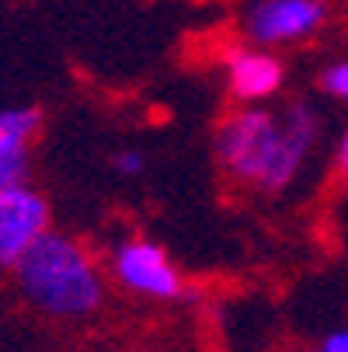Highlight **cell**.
I'll return each mask as SVG.
<instances>
[{"instance_id": "obj_11", "label": "cell", "mask_w": 348, "mask_h": 352, "mask_svg": "<svg viewBox=\"0 0 348 352\" xmlns=\"http://www.w3.org/2000/svg\"><path fill=\"white\" fill-rule=\"evenodd\" d=\"M334 168H338V175L348 182V129L341 133V140H338V146H334Z\"/></svg>"}, {"instance_id": "obj_5", "label": "cell", "mask_w": 348, "mask_h": 352, "mask_svg": "<svg viewBox=\"0 0 348 352\" xmlns=\"http://www.w3.org/2000/svg\"><path fill=\"white\" fill-rule=\"evenodd\" d=\"M49 230L45 195L25 185L0 188V269H14L18 258Z\"/></svg>"}, {"instance_id": "obj_9", "label": "cell", "mask_w": 348, "mask_h": 352, "mask_svg": "<svg viewBox=\"0 0 348 352\" xmlns=\"http://www.w3.org/2000/svg\"><path fill=\"white\" fill-rule=\"evenodd\" d=\"M115 171L122 178H139L146 171V157L139 154V150H119L115 154Z\"/></svg>"}, {"instance_id": "obj_10", "label": "cell", "mask_w": 348, "mask_h": 352, "mask_svg": "<svg viewBox=\"0 0 348 352\" xmlns=\"http://www.w3.org/2000/svg\"><path fill=\"white\" fill-rule=\"evenodd\" d=\"M314 352H348V331H331Z\"/></svg>"}, {"instance_id": "obj_2", "label": "cell", "mask_w": 348, "mask_h": 352, "mask_svg": "<svg viewBox=\"0 0 348 352\" xmlns=\"http://www.w3.org/2000/svg\"><path fill=\"white\" fill-rule=\"evenodd\" d=\"M28 304L45 318H87L105 304V276L94 255L77 241L49 227L11 269Z\"/></svg>"}, {"instance_id": "obj_7", "label": "cell", "mask_w": 348, "mask_h": 352, "mask_svg": "<svg viewBox=\"0 0 348 352\" xmlns=\"http://www.w3.org/2000/svg\"><path fill=\"white\" fill-rule=\"evenodd\" d=\"M38 109H0V188L25 185L32 175V140L38 136Z\"/></svg>"}, {"instance_id": "obj_8", "label": "cell", "mask_w": 348, "mask_h": 352, "mask_svg": "<svg viewBox=\"0 0 348 352\" xmlns=\"http://www.w3.org/2000/svg\"><path fill=\"white\" fill-rule=\"evenodd\" d=\"M317 87H321L327 98H334V102H348V56L331 60V63L321 70Z\"/></svg>"}, {"instance_id": "obj_1", "label": "cell", "mask_w": 348, "mask_h": 352, "mask_svg": "<svg viewBox=\"0 0 348 352\" xmlns=\"http://www.w3.org/2000/svg\"><path fill=\"white\" fill-rule=\"evenodd\" d=\"M321 143V112L310 102H292L282 112L240 105L216 126V161L244 188L275 195L300 178Z\"/></svg>"}, {"instance_id": "obj_3", "label": "cell", "mask_w": 348, "mask_h": 352, "mask_svg": "<svg viewBox=\"0 0 348 352\" xmlns=\"http://www.w3.org/2000/svg\"><path fill=\"white\" fill-rule=\"evenodd\" d=\"M331 18L327 0H251L240 14L244 38L282 49V45H300L314 38Z\"/></svg>"}, {"instance_id": "obj_6", "label": "cell", "mask_w": 348, "mask_h": 352, "mask_svg": "<svg viewBox=\"0 0 348 352\" xmlns=\"http://www.w3.org/2000/svg\"><path fill=\"white\" fill-rule=\"evenodd\" d=\"M227 87L240 105H262L275 98L286 84V63L275 56V49L265 45H233L223 56Z\"/></svg>"}, {"instance_id": "obj_4", "label": "cell", "mask_w": 348, "mask_h": 352, "mask_svg": "<svg viewBox=\"0 0 348 352\" xmlns=\"http://www.w3.org/2000/svg\"><path fill=\"white\" fill-rule=\"evenodd\" d=\"M112 272L122 289L146 296V300H174V296H181V286H185L167 251L143 237L122 241L112 251Z\"/></svg>"}]
</instances>
